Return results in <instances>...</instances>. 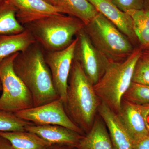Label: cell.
<instances>
[{"label": "cell", "mask_w": 149, "mask_h": 149, "mask_svg": "<svg viewBox=\"0 0 149 149\" xmlns=\"http://www.w3.org/2000/svg\"><path fill=\"white\" fill-rule=\"evenodd\" d=\"M13 67L17 75L30 91L34 107L60 98L46 62L45 51L37 42L17 54Z\"/></svg>", "instance_id": "cell-1"}, {"label": "cell", "mask_w": 149, "mask_h": 149, "mask_svg": "<svg viewBox=\"0 0 149 149\" xmlns=\"http://www.w3.org/2000/svg\"><path fill=\"white\" fill-rule=\"evenodd\" d=\"M99 100L80 63L73 60L64 105L70 118L83 131L92 128L100 104Z\"/></svg>", "instance_id": "cell-2"}, {"label": "cell", "mask_w": 149, "mask_h": 149, "mask_svg": "<svg viewBox=\"0 0 149 149\" xmlns=\"http://www.w3.org/2000/svg\"><path fill=\"white\" fill-rule=\"evenodd\" d=\"M84 26L77 17L60 13L37 19L24 26L44 50L52 52L68 47Z\"/></svg>", "instance_id": "cell-3"}, {"label": "cell", "mask_w": 149, "mask_h": 149, "mask_svg": "<svg viewBox=\"0 0 149 149\" xmlns=\"http://www.w3.org/2000/svg\"><path fill=\"white\" fill-rule=\"evenodd\" d=\"M143 50L137 48L124 60L110 62L101 78L93 85L99 99L116 113L120 110L123 98L132 83L134 68Z\"/></svg>", "instance_id": "cell-4"}, {"label": "cell", "mask_w": 149, "mask_h": 149, "mask_svg": "<svg viewBox=\"0 0 149 149\" xmlns=\"http://www.w3.org/2000/svg\"><path fill=\"white\" fill-rule=\"evenodd\" d=\"M84 29L94 46L110 61H123L135 50L128 37L100 13Z\"/></svg>", "instance_id": "cell-5"}, {"label": "cell", "mask_w": 149, "mask_h": 149, "mask_svg": "<svg viewBox=\"0 0 149 149\" xmlns=\"http://www.w3.org/2000/svg\"><path fill=\"white\" fill-rule=\"evenodd\" d=\"M18 53L0 63V80L2 86L0 110L15 113L34 107L30 91L14 70V59Z\"/></svg>", "instance_id": "cell-6"}, {"label": "cell", "mask_w": 149, "mask_h": 149, "mask_svg": "<svg viewBox=\"0 0 149 149\" xmlns=\"http://www.w3.org/2000/svg\"><path fill=\"white\" fill-rule=\"evenodd\" d=\"M77 39L74 59L82 67L93 85L98 82L110 61L94 46L84 28L75 36Z\"/></svg>", "instance_id": "cell-7"}, {"label": "cell", "mask_w": 149, "mask_h": 149, "mask_svg": "<svg viewBox=\"0 0 149 149\" xmlns=\"http://www.w3.org/2000/svg\"><path fill=\"white\" fill-rule=\"evenodd\" d=\"M14 113L22 120L35 125H58L80 134L83 132L70 118L63 102L60 98L40 106L33 107L16 112Z\"/></svg>", "instance_id": "cell-8"}, {"label": "cell", "mask_w": 149, "mask_h": 149, "mask_svg": "<svg viewBox=\"0 0 149 149\" xmlns=\"http://www.w3.org/2000/svg\"><path fill=\"white\" fill-rule=\"evenodd\" d=\"M76 42L75 37L72 43L64 49L52 52L45 51V59L50 70L54 86L64 104Z\"/></svg>", "instance_id": "cell-9"}, {"label": "cell", "mask_w": 149, "mask_h": 149, "mask_svg": "<svg viewBox=\"0 0 149 149\" xmlns=\"http://www.w3.org/2000/svg\"><path fill=\"white\" fill-rule=\"evenodd\" d=\"M5 1L15 9L17 19L23 26L46 17L62 13L58 8L44 0Z\"/></svg>", "instance_id": "cell-10"}, {"label": "cell", "mask_w": 149, "mask_h": 149, "mask_svg": "<svg viewBox=\"0 0 149 149\" xmlns=\"http://www.w3.org/2000/svg\"><path fill=\"white\" fill-rule=\"evenodd\" d=\"M116 114L133 145L149 135L143 118L136 104L123 100L121 108Z\"/></svg>", "instance_id": "cell-11"}, {"label": "cell", "mask_w": 149, "mask_h": 149, "mask_svg": "<svg viewBox=\"0 0 149 149\" xmlns=\"http://www.w3.org/2000/svg\"><path fill=\"white\" fill-rule=\"evenodd\" d=\"M100 13L111 22L125 35L131 42L137 40L133 22L128 13L120 10L112 0H88Z\"/></svg>", "instance_id": "cell-12"}, {"label": "cell", "mask_w": 149, "mask_h": 149, "mask_svg": "<svg viewBox=\"0 0 149 149\" xmlns=\"http://www.w3.org/2000/svg\"><path fill=\"white\" fill-rule=\"evenodd\" d=\"M25 130L34 133L52 145L77 146L83 138L79 133L58 125H27Z\"/></svg>", "instance_id": "cell-13"}, {"label": "cell", "mask_w": 149, "mask_h": 149, "mask_svg": "<svg viewBox=\"0 0 149 149\" xmlns=\"http://www.w3.org/2000/svg\"><path fill=\"white\" fill-rule=\"evenodd\" d=\"M97 111L107 125L114 149H133L129 139L117 115L106 104L102 102Z\"/></svg>", "instance_id": "cell-14"}, {"label": "cell", "mask_w": 149, "mask_h": 149, "mask_svg": "<svg viewBox=\"0 0 149 149\" xmlns=\"http://www.w3.org/2000/svg\"><path fill=\"white\" fill-rule=\"evenodd\" d=\"M77 146L80 149H114L106 126L99 119L94 120L92 128Z\"/></svg>", "instance_id": "cell-15"}, {"label": "cell", "mask_w": 149, "mask_h": 149, "mask_svg": "<svg viewBox=\"0 0 149 149\" xmlns=\"http://www.w3.org/2000/svg\"><path fill=\"white\" fill-rule=\"evenodd\" d=\"M35 42L26 29L19 34L0 36V63L9 56L25 50Z\"/></svg>", "instance_id": "cell-16"}, {"label": "cell", "mask_w": 149, "mask_h": 149, "mask_svg": "<svg viewBox=\"0 0 149 149\" xmlns=\"http://www.w3.org/2000/svg\"><path fill=\"white\" fill-rule=\"evenodd\" d=\"M0 136L8 140L13 149H47L52 146L40 136L26 130L0 132Z\"/></svg>", "instance_id": "cell-17"}, {"label": "cell", "mask_w": 149, "mask_h": 149, "mask_svg": "<svg viewBox=\"0 0 149 149\" xmlns=\"http://www.w3.org/2000/svg\"><path fill=\"white\" fill-rule=\"evenodd\" d=\"M56 3L62 13L77 17L85 25L99 13L88 0H56Z\"/></svg>", "instance_id": "cell-18"}, {"label": "cell", "mask_w": 149, "mask_h": 149, "mask_svg": "<svg viewBox=\"0 0 149 149\" xmlns=\"http://www.w3.org/2000/svg\"><path fill=\"white\" fill-rule=\"evenodd\" d=\"M25 29L17 20L14 8L5 0H0V36L19 34Z\"/></svg>", "instance_id": "cell-19"}, {"label": "cell", "mask_w": 149, "mask_h": 149, "mask_svg": "<svg viewBox=\"0 0 149 149\" xmlns=\"http://www.w3.org/2000/svg\"><path fill=\"white\" fill-rule=\"evenodd\" d=\"M132 19L133 31L142 49H149V10L146 9L129 11Z\"/></svg>", "instance_id": "cell-20"}, {"label": "cell", "mask_w": 149, "mask_h": 149, "mask_svg": "<svg viewBox=\"0 0 149 149\" xmlns=\"http://www.w3.org/2000/svg\"><path fill=\"white\" fill-rule=\"evenodd\" d=\"M32 124L17 117L14 113L0 110V132L24 131L27 125Z\"/></svg>", "instance_id": "cell-21"}, {"label": "cell", "mask_w": 149, "mask_h": 149, "mask_svg": "<svg viewBox=\"0 0 149 149\" xmlns=\"http://www.w3.org/2000/svg\"><path fill=\"white\" fill-rule=\"evenodd\" d=\"M123 100L136 105L149 104V86L132 82Z\"/></svg>", "instance_id": "cell-22"}, {"label": "cell", "mask_w": 149, "mask_h": 149, "mask_svg": "<svg viewBox=\"0 0 149 149\" xmlns=\"http://www.w3.org/2000/svg\"><path fill=\"white\" fill-rule=\"evenodd\" d=\"M132 82L149 86V64L141 57L134 68Z\"/></svg>", "instance_id": "cell-23"}, {"label": "cell", "mask_w": 149, "mask_h": 149, "mask_svg": "<svg viewBox=\"0 0 149 149\" xmlns=\"http://www.w3.org/2000/svg\"><path fill=\"white\" fill-rule=\"evenodd\" d=\"M120 10L127 13L132 10L143 9L145 0H112Z\"/></svg>", "instance_id": "cell-24"}, {"label": "cell", "mask_w": 149, "mask_h": 149, "mask_svg": "<svg viewBox=\"0 0 149 149\" xmlns=\"http://www.w3.org/2000/svg\"><path fill=\"white\" fill-rule=\"evenodd\" d=\"M136 106L143 118L147 129L149 133V104L136 105Z\"/></svg>", "instance_id": "cell-25"}, {"label": "cell", "mask_w": 149, "mask_h": 149, "mask_svg": "<svg viewBox=\"0 0 149 149\" xmlns=\"http://www.w3.org/2000/svg\"><path fill=\"white\" fill-rule=\"evenodd\" d=\"M133 149H149V135L139 143L133 145Z\"/></svg>", "instance_id": "cell-26"}, {"label": "cell", "mask_w": 149, "mask_h": 149, "mask_svg": "<svg viewBox=\"0 0 149 149\" xmlns=\"http://www.w3.org/2000/svg\"><path fill=\"white\" fill-rule=\"evenodd\" d=\"M0 149H13L8 140L0 136Z\"/></svg>", "instance_id": "cell-27"}, {"label": "cell", "mask_w": 149, "mask_h": 149, "mask_svg": "<svg viewBox=\"0 0 149 149\" xmlns=\"http://www.w3.org/2000/svg\"><path fill=\"white\" fill-rule=\"evenodd\" d=\"M141 58L149 64V49L143 50Z\"/></svg>", "instance_id": "cell-28"}, {"label": "cell", "mask_w": 149, "mask_h": 149, "mask_svg": "<svg viewBox=\"0 0 149 149\" xmlns=\"http://www.w3.org/2000/svg\"><path fill=\"white\" fill-rule=\"evenodd\" d=\"M44 1L51 5L57 7L56 0H44Z\"/></svg>", "instance_id": "cell-29"}, {"label": "cell", "mask_w": 149, "mask_h": 149, "mask_svg": "<svg viewBox=\"0 0 149 149\" xmlns=\"http://www.w3.org/2000/svg\"><path fill=\"white\" fill-rule=\"evenodd\" d=\"M144 7L146 8V10H149V0H145Z\"/></svg>", "instance_id": "cell-30"}, {"label": "cell", "mask_w": 149, "mask_h": 149, "mask_svg": "<svg viewBox=\"0 0 149 149\" xmlns=\"http://www.w3.org/2000/svg\"><path fill=\"white\" fill-rule=\"evenodd\" d=\"M2 86L1 82L0 80V91H2Z\"/></svg>", "instance_id": "cell-31"}]
</instances>
